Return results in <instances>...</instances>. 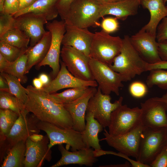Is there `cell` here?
<instances>
[{"mask_svg": "<svg viewBox=\"0 0 167 167\" xmlns=\"http://www.w3.org/2000/svg\"><path fill=\"white\" fill-rule=\"evenodd\" d=\"M28 98L25 110L41 121L49 122L62 129L72 128L71 117L62 104L52 98L50 94L31 85L26 88Z\"/></svg>", "mask_w": 167, "mask_h": 167, "instance_id": "cell-1", "label": "cell"}, {"mask_svg": "<svg viewBox=\"0 0 167 167\" xmlns=\"http://www.w3.org/2000/svg\"><path fill=\"white\" fill-rule=\"evenodd\" d=\"M147 64L132 45L130 36L126 35L122 39L120 53L109 66L123 76L126 82L146 71Z\"/></svg>", "mask_w": 167, "mask_h": 167, "instance_id": "cell-2", "label": "cell"}, {"mask_svg": "<svg viewBox=\"0 0 167 167\" xmlns=\"http://www.w3.org/2000/svg\"><path fill=\"white\" fill-rule=\"evenodd\" d=\"M40 120L26 110L20 113L5 140L0 143V156L2 158L11 148L17 142L25 141L30 136L39 134Z\"/></svg>", "mask_w": 167, "mask_h": 167, "instance_id": "cell-3", "label": "cell"}, {"mask_svg": "<svg viewBox=\"0 0 167 167\" xmlns=\"http://www.w3.org/2000/svg\"><path fill=\"white\" fill-rule=\"evenodd\" d=\"M100 5L92 0H76L71 5L64 20L66 26L88 28L99 24Z\"/></svg>", "mask_w": 167, "mask_h": 167, "instance_id": "cell-4", "label": "cell"}, {"mask_svg": "<svg viewBox=\"0 0 167 167\" xmlns=\"http://www.w3.org/2000/svg\"><path fill=\"white\" fill-rule=\"evenodd\" d=\"M122 44V39L119 36H112L102 30L96 32L91 44L89 57L109 66L120 53Z\"/></svg>", "mask_w": 167, "mask_h": 167, "instance_id": "cell-5", "label": "cell"}, {"mask_svg": "<svg viewBox=\"0 0 167 167\" xmlns=\"http://www.w3.org/2000/svg\"><path fill=\"white\" fill-rule=\"evenodd\" d=\"M167 128L154 130L145 127L141 138L136 161L150 165L167 145Z\"/></svg>", "mask_w": 167, "mask_h": 167, "instance_id": "cell-6", "label": "cell"}, {"mask_svg": "<svg viewBox=\"0 0 167 167\" xmlns=\"http://www.w3.org/2000/svg\"><path fill=\"white\" fill-rule=\"evenodd\" d=\"M46 29L51 35L50 48L48 52L43 60L35 68L39 70L41 67L48 65L52 69L51 76L54 78L60 70L59 57L61 54V46L64 35L66 32V24L63 20H54L48 22L46 24Z\"/></svg>", "mask_w": 167, "mask_h": 167, "instance_id": "cell-7", "label": "cell"}, {"mask_svg": "<svg viewBox=\"0 0 167 167\" xmlns=\"http://www.w3.org/2000/svg\"><path fill=\"white\" fill-rule=\"evenodd\" d=\"M89 64L94 79L103 94L110 95L113 92L119 95V89L123 87L124 77L103 63L90 58Z\"/></svg>", "mask_w": 167, "mask_h": 167, "instance_id": "cell-8", "label": "cell"}, {"mask_svg": "<svg viewBox=\"0 0 167 167\" xmlns=\"http://www.w3.org/2000/svg\"><path fill=\"white\" fill-rule=\"evenodd\" d=\"M141 108H132L122 104L111 113L108 126L109 134L113 136L122 135L135 128L141 123Z\"/></svg>", "mask_w": 167, "mask_h": 167, "instance_id": "cell-9", "label": "cell"}, {"mask_svg": "<svg viewBox=\"0 0 167 167\" xmlns=\"http://www.w3.org/2000/svg\"><path fill=\"white\" fill-rule=\"evenodd\" d=\"M38 126L40 130L45 131L49 139L48 145L50 149L57 144H66L67 148L71 147L73 151L86 148L83 141L81 132L73 129H62L51 123L40 121Z\"/></svg>", "mask_w": 167, "mask_h": 167, "instance_id": "cell-10", "label": "cell"}, {"mask_svg": "<svg viewBox=\"0 0 167 167\" xmlns=\"http://www.w3.org/2000/svg\"><path fill=\"white\" fill-rule=\"evenodd\" d=\"M142 123L131 131L117 136L110 135L105 129V139L110 146L128 156L136 159L138 156L143 132L145 128Z\"/></svg>", "mask_w": 167, "mask_h": 167, "instance_id": "cell-11", "label": "cell"}, {"mask_svg": "<svg viewBox=\"0 0 167 167\" xmlns=\"http://www.w3.org/2000/svg\"><path fill=\"white\" fill-rule=\"evenodd\" d=\"M49 139L46 134L29 136L26 140V151L24 167H40L45 160L51 159V151L49 148Z\"/></svg>", "mask_w": 167, "mask_h": 167, "instance_id": "cell-12", "label": "cell"}, {"mask_svg": "<svg viewBox=\"0 0 167 167\" xmlns=\"http://www.w3.org/2000/svg\"><path fill=\"white\" fill-rule=\"evenodd\" d=\"M60 56L69 71L80 79L94 80L89 64L90 58L73 47L63 45Z\"/></svg>", "mask_w": 167, "mask_h": 167, "instance_id": "cell-13", "label": "cell"}, {"mask_svg": "<svg viewBox=\"0 0 167 167\" xmlns=\"http://www.w3.org/2000/svg\"><path fill=\"white\" fill-rule=\"evenodd\" d=\"M109 95L103 94L98 87L95 94L90 99L87 111L92 113L94 118L105 128L108 127L111 113L122 104L123 98L120 96L113 103Z\"/></svg>", "mask_w": 167, "mask_h": 167, "instance_id": "cell-14", "label": "cell"}, {"mask_svg": "<svg viewBox=\"0 0 167 167\" xmlns=\"http://www.w3.org/2000/svg\"><path fill=\"white\" fill-rule=\"evenodd\" d=\"M140 106L141 122L145 127L154 130L167 128L165 103L154 97L141 103Z\"/></svg>", "mask_w": 167, "mask_h": 167, "instance_id": "cell-15", "label": "cell"}, {"mask_svg": "<svg viewBox=\"0 0 167 167\" xmlns=\"http://www.w3.org/2000/svg\"><path fill=\"white\" fill-rule=\"evenodd\" d=\"M15 19V27L29 37L30 47L36 44L47 32L45 30L44 26L48 22L43 15L29 12L20 15Z\"/></svg>", "mask_w": 167, "mask_h": 167, "instance_id": "cell-16", "label": "cell"}, {"mask_svg": "<svg viewBox=\"0 0 167 167\" xmlns=\"http://www.w3.org/2000/svg\"><path fill=\"white\" fill-rule=\"evenodd\" d=\"M156 36L141 28L130 37V41L141 57L147 63H155L161 61L159 54L158 42Z\"/></svg>", "mask_w": 167, "mask_h": 167, "instance_id": "cell-17", "label": "cell"}, {"mask_svg": "<svg viewBox=\"0 0 167 167\" xmlns=\"http://www.w3.org/2000/svg\"><path fill=\"white\" fill-rule=\"evenodd\" d=\"M60 62L61 68L57 75L49 84L44 86L42 90L51 94L65 88L82 87L96 88L98 86L95 80H84L74 76L69 71L62 61Z\"/></svg>", "mask_w": 167, "mask_h": 167, "instance_id": "cell-18", "label": "cell"}, {"mask_svg": "<svg viewBox=\"0 0 167 167\" xmlns=\"http://www.w3.org/2000/svg\"><path fill=\"white\" fill-rule=\"evenodd\" d=\"M66 32L62 45L72 47L89 57L94 33L90 32L88 28H80L66 26Z\"/></svg>", "mask_w": 167, "mask_h": 167, "instance_id": "cell-19", "label": "cell"}, {"mask_svg": "<svg viewBox=\"0 0 167 167\" xmlns=\"http://www.w3.org/2000/svg\"><path fill=\"white\" fill-rule=\"evenodd\" d=\"M97 90L95 87H90L89 90L79 99L72 102L63 104L71 117L74 129L80 132L84 129L85 117L88 102Z\"/></svg>", "mask_w": 167, "mask_h": 167, "instance_id": "cell-20", "label": "cell"}, {"mask_svg": "<svg viewBox=\"0 0 167 167\" xmlns=\"http://www.w3.org/2000/svg\"><path fill=\"white\" fill-rule=\"evenodd\" d=\"M58 149L61 154L60 159L51 167H58L69 164H78L92 166L97 161L91 148H85L76 151L70 152L62 144L58 145Z\"/></svg>", "mask_w": 167, "mask_h": 167, "instance_id": "cell-21", "label": "cell"}, {"mask_svg": "<svg viewBox=\"0 0 167 167\" xmlns=\"http://www.w3.org/2000/svg\"><path fill=\"white\" fill-rule=\"evenodd\" d=\"M140 5V0H119L100 5V16L111 15L124 21L129 16L136 15Z\"/></svg>", "mask_w": 167, "mask_h": 167, "instance_id": "cell-22", "label": "cell"}, {"mask_svg": "<svg viewBox=\"0 0 167 167\" xmlns=\"http://www.w3.org/2000/svg\"><path fill=\"white\" fill-rule=\"evenodd\" d=\"M164 0H140V4L148 9L150 14L148 22L142 28L156 36L157 27L160 22L167 16V7Z\"/></svg>", "mask_w": 167, "mask_h": 167, "instance_id": "cell-23", "label": "cell"}, {"mask_svg": "<svg viewBox=\"0 0 167 167\" xmlns=\"http://www.w3.org/2000/svg\"><path fill=\"white\" fill-rule=\"evenodd\" d=\"M51 39V34L49 31H47L42 38L34 46L28 47L26 52L28 55L27 74L33 66L40 63L45 58L50 48Z\"/></svg>", "mask_w": 167, "mask_h": 167, "instance_id": "cell-24", "label": "cell"}, {"mask_svg": "<svg viewBox=\"0 0 167 167\" xmlns=\"http://www.w3.org/2000/svg\"><path fill=\"white\" fill-rule=\"evenodd\" d=\"M85 120L86 122L85 127L81 133L86 147H92L95 150L101 149L98 135L99 133L102 131L103 127L90 112L86 111Z\"/></svg>", "mask_w": 167, "mask_h": 167, "instance_id": "cell-25", "label": "cell"}, {"mask_svg": "<svg viewBox=\"0 0 167 167\" xmlns=\"http://www.w3.org/2000/svg\"><path fill=\"white\" fill-rule=\"evenodd\" d=\"M58 0H37L29 7L18 11L13 16L15 18L27 13L44 15L48 21L56 18L58 14L56 7Z\"/></svg>", "mask_w": 167, "mask_h": 167, "instance_id": "cell-26", "label": "cell"}, {"mask_svg": "<svg viewBox=\"0 0 167 167\" xmlns=\"http://www.w3.org/2000/svg\"><path fill=\"white\" fill-rule=\"evenodd\" d=\"M26 151V141H19L7 151L1 167H23Z\"/></svg>", "mask_w": 167, "mask_h": 167, "instance_id": "cell-27", "label": "cell"}, {"mask_svg": "<svg viewBox=\"0 0 167 167\" xmlns=\"http://www.w3.org/2000/svg\"><path fill=\"white\" fill-rule=\"evenodd\" d=\"M0 40L19 48L27 49L30 39L20 29L15 27L0 37Z\"/></svg>", "mask_w": 167, "mask_h": 167, "instance_id": "cell-28", "label": "cell"}, {"mask_svg": "<svg viewBox=\"0 0 167 167\" xmlns=\"http://www.w3.org/2000/svg\"><path fill=\"white\" fill-rule=\"evenodd\" d=\"M28 61V55L25 53L17 59L11 62L10 65L3 72H5L17 77L22 84L25 83L28 78L25 75Z\"/></svg>", "mask_w": 167, "mask_h": 167, "instance_id": "cell-29", "label": "cell"}, {"mask_svg": "<svg viewBox=\"0 0 167 167\" xmlns=\"http://www.w3.org/2000/svg\"><path fill=\"white\" fill-rule=\"evenodd\" d=\"M19 115L7 109H0V142L3 141Z\"/></svg>", "mask_w": 167, "mask_h": 167, "instance_id": "cell-30", "label": "cell"}, {"mask_svg": "<svg viewBox=\"0 0 167 167\" xmlns=\"http://www.w3.org/2000/svg\"><path fill=\"white\" fill-rule=\"evenodd\" d=\"M90 87H82L71 88L59 93L50 94V96L58 102L62 104L73 101L79 99L89 89Z\"/></svg>", "mask_w": 167, "mask_h": 167, "instance_id": "cell-31", "label": "cell"}, {"mask_svg": "<svg viewBox=\"0 0 167 167\" xmlns=\"http://www.w3.org/2000/svg\"><path fill=\"white\" fill-rule=\"evenodd\" d=\"M0 75L6 80L10 93L15 96L24 105L28 98L27 88L22 86L20 80L16 77L5 72L1 73Z\"/></svg>", "mask_w": 167, "mask_h": 167, "instance_id": "cell-32", "label": "cell"}, {"mask_svg": "<svg viewBox=\"0 0 167 167\" xmlns=\"http://www.w3.org/2000/svg\"><path fill=\"white\" fill-rule=\"evenodd\" d=\"M0 108L13 111L19 115L25 110L24 105L12 94L0 91Z\"/></svg>", "mask_w": 167, "mask_h": 167, "instance_id": "cell-33", "label": "cell"}, {"mask_svg": "<svg viewBox=\"0 0 167 167\" xmlns=\"http://www.w3.org/2000/svg\"><path fill=\"white\" fill-rule=\"evenodd\" d=\"M149 71L146 80L147 86L152 88L156 86L161 89L167 90V71L155 69Z\"/></svg>", "mask_w": 167, "mask_h": 167, "instance_id": "cell-34", "label": "cell"}, {"mask_svg": "<svg viewBox=\"0 0 167 167\" xmlns=\"http://www.w3.org/2000/svg\"><path fill=\"white\" fill-rule=\"evenodd\" d=\"M28 48H19L0 40V54L11 62L15 61L25 53Z\"/></svg>", "mask_w": 167, "mask_h": 167, "instance_id": "cell-35", "label": "cell"}, {"mask_svg": "<svg viewBox=\"0 0 167 167\" xmlns=\"http://www.w3.org/2000/svg\"><path fill=\"white\" fill-rule=\"evenodd\" d=\"M15 27V19L12 15L0 13V37L9 30Z\"/></svg>", "mask_w": 167, "mask_h": 167, "instance_id": "cell-36", "label": "cell"}, {"mask_svg": "<svg viewBox=\"0 0 167 167\" xmlns=\"http://www.w3.org/2000/svg\"><path fill=\"white\" fill-rule=\"evenodd\" d=\"M144 83L139 81L131 83L129 87V91L133 97L140 98L144 96L148 92V88Z\"/></svg>", "mask_w": 167, "mask_h": 167, "instance_id": "cell-37", "label": "cell"}, {"mask_svg": "<svg viewBox=\"0 0 167 167\" xmlns=\"http://www.w3.org/2000/svg\"><path fill=\"white\" fill-rule=\"evenodd\" d=\"M118 19L116 17L104 18L101 24L102 30L109 34L117 31L119 28V23Z\"/></svg>", "mask_w": 167, "mask_h": 167, "instance_id": "cell-38", "label": "cell"}, {"mask_svg": "<svg viewBox=\"0 0 167 167\" xmlns=\"http://www.w3.org/2000/svg\"><path fill=\"white\" fill-rule=\"evenodd\" d=\"M150 166L152 167H167V145L162 148Z\"/></svg>", "mask_w": 167, "mask_h": 167, "instance_id": "cell-39", "label": "cell"}, {"mask_svg": "<svg viewBox=\"0 0 167 167\" xmlns=\"http://www.w3.org/2000/svg\"><path fill=\"white\" fill-rule=\"evenodd\" d=\"M76 0H58L56 7L62 20H64L69 8Z\"/></svg>", "mask_w": 167, "mask_h": 167, "instance_id": "cell-40", "label": "cell"}, {"mask_svg": "<svg viewBox=\"0 0 167 167\" xmlns=\"http://www.w3.org/2000/svg\"><path fill=\"white\" fill-rule=\"evenodd\" d=\"M156 36L158 42L167 41V16L163 18L158 25Z\"/></svg>", "mask_w": 167, "mask_h": 167, "instance_id": "cell-41", "label": "cell"}, {"mask_svg": "<svg viewBox=\"0 0 167 167\" xmlns=\"http://www.w3.org/2000/svg\"><path fill=\"white\" fill-rule=\"evenodd\" d=\"M19 0H4L2 13L13 15L19 11Z\"/></svg>", "mask_w": 167, "mask_h": 167, "instance_id": "cell-42", "label": "cell"}, {"mask_svg": "<svg viewBox=\"0 0 167 167\" xmlns=\"http://www.w3.org/2000/svg\"><path fill=\"white\" fill-rule=\"evenodd\" d=\"M158 52L161 60L167 61V41L158 42Z\"/></svg>", "mask_w": 167, "mask_h": 167, "instance_id": "cell-43", "label": "cell"}, {"mask_svg": "<svg viewBox=\"0 0 167 167\" xmlns=\"http://www.w3.org/2000/svg\"><path fill=\"white\" fill-rule=\"evenodd\" d=\"M155 69L167 70V61L161 60L154 63H148L146 67V71Z\"/></svg>", "mask_w": 167, "mask_h": 167, "instance_id": "cell-44", "label": "cell"}, {"mask_svg": "<svg viewBox=\"0 0 167 167\" xmlns=\"http://www.w3.org/2000/svg\"><path fill=\"white\" fill-rule=\"evenodd\" d=\"M93 153L94 156L96 158L97 157L106 154H112L122 157L123 158L125 156V154L120 152L117 153L112 151H104L101 149L98 150H94L93 151Z\"/></svg>", "mask_w": 167, "mask_h": 167, "instance_id": "cell-45", "label": "cell"}, {"mask_svg": "<svg viewBox=\"0 0 167 167\" xmlns=\"http://www.w3.org/2000/svg\"><path fill=\"white\" fill-rule=\"evenodd\" d=\"M11 62L0 54V71L1 73L4 72V70L10 65Z\"/></svg>", "mask_w": 167, "mask_h": 167, "instance_id": "cell-46", "label": "cell"}, {"mask_svg": "<svg viewBox=\"0 0 167 167\" xmlns=\"http://www.w3.org/2000/svg\"><path fill=\"white\" fill-rule=\"evenodd\" d=\"M36 0H19V11L29 7L33 4Z\"/></svg>", "mask_w": 167, "mask_h": 167, "instance_id": "cell-47", "label": "cell"}, {"mask_svg": "<svg viewBox=\"0 0 167 167\" xmlns=\"http://www.w3.org/2000/svg\"><path fill=\"white\" fill-rule=\"evenodd\" d=\"M0 91L10 93L8 83L2 75H0Z\"/></svg>", "mask_w": 167, "mask_h": 167, "instance_id": "cell-48", "label": "cell"}, {"mask_svg": "<svg viewBox=\"0 0 167 167\" xmlns=\"http://www.w3.org/2000/svg\"><path fill=\"white\" fill-rule=\"evenodd\" d=\"M32 82L34 87L37 89H41L44 86L42 82L39 78H34Z\"/></svg>", "mask_w": 167, "mask_h": 167, "instance_id": "cell-49", "label": "cell"}, {"mask_svg": "<svg viewBox=\"0 0 167 167\" xmlns=\"http://www.w3.org/2000/svg\"><path fill=\"white\" fill-rule=\"evenodd\" d=\"M38 78L42 82L44 86L48 84L51 81L49 76L45 73L41 74L39 75Z\"/></svg>", "mask_w": 167, "mask_h": 167, "instance_id": "cell-50", "label": "cell"}, {"mask_svg": "<svg viewBox=\"0 0 167 167\" xmlns=\"http://www.w3.org/2000/svg\"><path fill=\"white\" fill-rule=\"evenodd\" d=\"M97 4L101 5L113 2L119 0H92Z\"/></svg>", "mask_w": 167, "mask_h": 167, "instance_id": "cell-51", "label": "cell"}, {"mask_svg": "<svg viewBox=\"0 0 167 167\" xmlns=\"http://www.w3.org/2000/svg\"><path fill=\"white\" fill-rule=\"evenodd\" d=\"M130 165L129 163L126 162V163L124 164L118 165H100V167H129Z\"/></svg>", "mask_w": 167, "mask_h": 167, "instance_id": "cell-52", "label": "cell"}, {"mask_svg": "<svg viewBox=\"0 0 167 167\" xmlns=\"http://www.w3.org/2000/svg\"><path fill=\"white\" fill-rule=\"evenodd\" d=\"M156 98L165 103L167 105V95L165 94L161 97H156Z\"/></svg>", "mask_w": 167, "mask_h": 167, "instance_id": "cell-53", "label": "cell"}, {"mask_svg": "<svg viewBox=\"0 0 167 167\" xmlns=\"http://www.w3.org/2000/svg\"><path fill=\"white\" fill-rule=\"evenodd\" d=\"M4 0H0V12L2 13L3 12Z\"/></svg>", "mask_w": 167, "mask_h": 167, "instance_id": "cell-54", "label": "cell"}, {"mask_svg": "<svg viewBox=\"0 0 167 167\" xmlns=\"http://www.w3.org/2000/svg\"><path fill=\"white\" fill-rule=\"evenodd\" d=\"M164 2L165 4V3L167 2V0H164ZM167 7V6H166Z\"/></svg>", "mask_w": 167, "mask_h": 167, "instance_id": "cell-55", "label": "cell"}, {"mask_svg": "<svg viewBox=\"0 0 167 167\" xmlns=\"http://www.w3.org/2000/svg\"><path fill=\"white\" fill-rule=\"evenodd\" d=\"M165 94L167 95V92Z\"/></svg>", "mask_w": 167, "mask_h": 167, "instance_id": "cell-56", "label": "cell"}, {"mask_svg": "<svg viewBox=\"0 0 167 167\" xmlns=\"http://www.w3.org/2000/svg\"></svg>", "mask_w": 167, "mask_h": 167, "instance_id": "cell-57", "label": "cell"}]
</instances>
